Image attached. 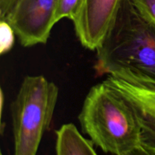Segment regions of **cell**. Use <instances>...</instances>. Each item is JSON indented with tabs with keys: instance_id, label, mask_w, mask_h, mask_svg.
<instances>
[{
	"instance_id": "1",
	"label": "cell",
	"mask_w": 155,
	"mask_h": 155,
	"mask_svg": "<svg viewBox=\"0 0 155 155\" xmlns=\"http://www.w3.org/2000/svg\"><path fill=\"white\" fill-rule=\"evenodd\" d=\"M95 51L98 76L155 87V24L132 0H121L111 27Z\"/></svg>"
},
{
	"instance_id": "2",
	"label": "cell",
	"mask_w": 155,
	"mask_h": 155,
	"mask_svg": "<svg viewBox=\"0 0 155 155\" xmlns=\"http://www.w3.org/2000/svg\"><path fill=\"white\" fill-rule=\"evenodd\" d=\"M78 119L82 132L105 153L123 155L141 145V127L133 107L104 81L89 91Z\"/></svg>"
},
{
	"instance_id": "3",
	"label": "cell",
	"mask_w": 155,
	"mask_h": 155,
	"mask_svg": "<svg viewBox=\"0 0 155 155\" xmlns=\"http://www.w3.org/2000/svg\"><path fill=\"white\" fill-rule=\"evenodd\" d=\"M59 89L42 75L24 78L11 104L14 155H36L44 133L50 127Z\"/></svg>"
},
{
	"instance_id": "4",
	"label": "cell",
	"mask_w": 155,
	"mask_h": 155,
	"mask_svg": "<svg viewBox=\"0 0 155 155\" xmlns=\"http://www.w3.org/2000/svg\"><path fill=\"white\" fill-rule=\"evenodd\" d=\"M58 0H20L5 17L20 43L32 47L48 42L55 19Z\"/></svg>"
},
{
	"instance_id": "5",
	"label": "cell",
	"mask_w": 155,
	"mask_h": 155,
	"mask_svg": "<svg viewBox=\"0 0 155 155\" xmlns=\"http://www.w3.org/2000/svg\"><path fill=\"white\" fill-rule=\"evenodd\" d=\"M121 0H84L73 19L76 36L84 48L95 51L115 19Z\"/></svg>"
},
{
	"instance_id": "6",
	"label": "cell",
	"mask_w": 155,
	"mask_h": 155,
	"mask_svg": "<svg viewBox=\"0 0 155 155\" xmlns=\"http://www.w3.org/2000/svg\"><path fill=\"white\" fill-rule=\"evenodd\" d=\"M131 105L141 127V145L155 153V87L107 76L104 80Z\"/></svg>"
},
{
	"instance_id": "7",
	"label": "cell",
	"mask_w": 155,
	"mask_h": 155,
	"mask_svg": "<svg viewBox=\"0 0 155 155\" xmlns=\"http://www.w3.org/2000/svg\"><path fill=\"white\" fill-rule=\"evenodd\" d=\"M55 134L56 155H98L94 144L86 139L74 124H63Z\"/></svg>"
},
{
	"instance_id": "8",
	"label": "cell",
	"mask_w": 155,
	"mask_h": 155,
	"mask_svg": "<svg viewBox=\"0 0 155 155\" xmlns=\"http://www.w3.org/2000/svg\"><path fill=\"white\" fill-rule=\"evenodd\" d=\"M84 0H58L55 19L58 22L64 18L73 21Z\"/></svg>"
},
{
	"instance_id": "9",
	"label": "cell",
	"mask_w": 155,
	"mask_h": 155,
	"mask_svg": "<svg viewBox=\"0 0 155 155\" xmlns=\"http://www.w3.org/2000/svg\"><path fill=\"white\" fill-rule=\"evenodd\" d=\"M15 30L5 21L0 20V54H6L14 46L15 39Z\"/></svg>"
},
{
	"instance_id": "10",
	"label": "cell",
	"mask_w": 155,
	"mask_h": 155,
	"mask_svg": "<svg viewBox=\"0 0 155 155\" xmlns=\"http://www.w3.org/2000/svg\"><path fill=\"white\" fill-rule=\"evenodd\" d=\"M148 19L155 24V0H132Z\"/></svg>"
},
{
	"instance_id": "11",
	"label": "cell",
	"mask_w": 155,
	"mask_h": 155,
	"mask_svg": "<svg viewBox=\"0 0 155 155\" xmlns=\"http://www.w3.org/2000/svg\"><path fill=\"white\" fill-rule=\"evenodd\" d=\"M20 0H0V19H3Z\"/></svg>"
},
{
	"instance_id": "12",
	"label": "cell",
	"mask_w": 155,
	"mask_h": 155,
	"mask_svg": "<svg viewBox=\"0 0 155 155\" xmlns=\"http://www.w3.org/2000/svg\"><path fill=\"white\" fill-rule=\"evenodd\" d=\"M123 155H155V153L144 148L142 145L136 147L133 149L127 151Z\"/></svg>"
},
{
	"instance_id": "13",
	"label": "cell",
	"mask_w": 155,
	"mask_h": 155,
	"mask_svg": "<svg viewBox=\"0 0 155 155\" xmlns=\"http://www.w3.org/2000/svg\"><path fill=\"white\" fill-rule=\"evenodd\" d=\"M1 155H2V154H1Z\"/></svg>"
}]
</instances>
